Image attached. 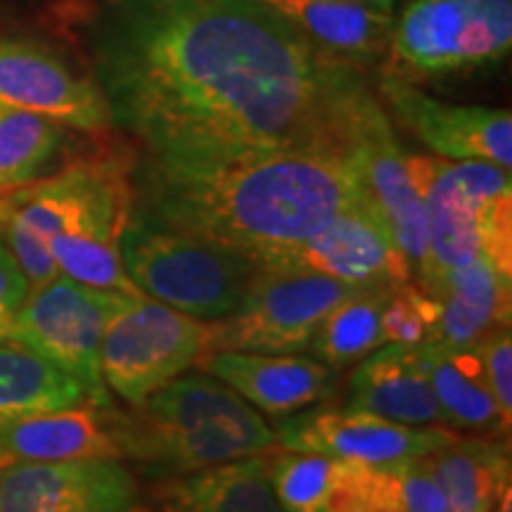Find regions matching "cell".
I'll list each match as a JSON object with an SVG mask.
<instances>
[{
	"instance_id": "24",
	"label": "cell",
	"mask_w": 512,
	"mask_h": 512,
	"mask_svg": "<svg viewBox=\"0 0 512 512\" xmlns=\"http://www.w3.org/2000/svg\"><path fill=\"white\" fill-rule=\"evenodd\" d=\"M453 510L491 512L496 496L510 484L508 439L456 437L439 451L420 458Z\"/></svg>"
},
{
	"instance_id": "37",
	"label": "cell",
	"mask_w": 512,
	"mask_h": 512,
	"mask_svg": "<svg viewBox=\"0 0 512 512\" xmlns=\"http://www.w3.org/2000/svg\"><path fill=\"white\" fill-rule=\"evenodd\" d=\"M3 197H5V192H0V202H3Z\"/></svg>"
},
{
	"instance_id": "21",
	"label": "cell",
	"mask_w": 512,
	"mask_h": 512,
	"mask_svg": "<svg viewBox=\"0 0 512 512\" xmlns=\"http://www.w3.org/2000/svg\"><path fill=\"white\" fill-rule=\"evenodd\" d=\"M297 27L328 57L366 67L387 53L392 19L356 0H254Z\"/></svg>"
},
{
	"instance_id": "4",
	"label": "cell",
	"mask_w": 512,
	"mask_h": 512,
	"mask_svg": "<svg viewBox=\"0 0 512 512\" xmlns=\"http://www.w3.org/2000/svg\"><path fill=\"white\" fill-rule=\"evenodd\" d=\"M110 425L121 458L152 482L264 456L275 446L256 408L209 373L176 377L131 411L110 406Z\"/></svg>"
},
{
	"instance_id": "27",
	"label": "cell",
	"mask_w": 512,
	"mask_h": 512,
	"mask_svg": "<svg viewBox=\"0 0 512 512\" xmlns=\"http://www.w3.org/2000/svg\"><path fill=\"white\" fill-rule=\"evenodd\" d=\"M67 143V128L0 105V192L38 181Z\"/></svg>"
},
{
	"instance_id": "22",
	"label": "cell",
	"mask_w": 512,
	"mask_h": 512,
	"mask_svg": "<svg viewBox=\"0 0 512 512\" xmlns=\"http://www.w3.org/2000/svg\"><path fill=\"white\" fill-rule=\"evenodd\" d=\"M150 496L155 512H285L273 494L266 453L157 479Z\"/></svg>"
},
{
	"instance_id": "34",
	"label": "cell",
	"mask_w": 512,
	"mask_h": 512,
	"mask_svg": "<svg viewBox=\"0 0 512 512\" xmlns=\"http://www.w3.org/2000/svg\"><path fill=\"white\" fill-rule=\"evenodd\" d=\"M356 3H363V5H370V8H375V10L389 12V8L394 5V0H356Z\"/></svg>"
},
{
	"instance_id": "8",
	"label": "cell",
	"mask_w": 512,
	"mask_h": 512,
	"mask_svg": "<svg viewBox=\"0 0 512 512\" xmlns=\"http://www.w3.org/2000/svg\"><path fill=\"white\" fill-rule=\"evenodd\" d=\"M510 0H413L389 34L387 72L430 79L484 67L510 53Z\"/></svg>"
},
{
	"instance_id": "3",
	"label": "cell",
	"mask_w": 512,
	"mask_h": 512,
	"mask_svg": "<svg viewBox=\"0 0 512 512\" xmlns=\"http://www.w3.org/2000/svg\"><path fill=\"white\" fill-rule=\"evenodd\" d=\"M133 207L131 157L105 147L5 192L0 242L15 256L29 290L67 275L81 285L140 297L121 259Z\"/></svg>"
},
{
	"instance_id": "11",
	"label": "cell",
	"mask_w": 512,
	"mask_h": 512,
	"mask_svg": "<svg viewBox=\"0 0 512 512\" xmlns=\"http://www.w3.org/2000/svg\"><path fill=\"white\" fill-rule=\"evenodd\" d=\"M349 147L363 202L406 254L413 278L420 283L430 264L425 207L408 155L396 143L382 105L368 91L356 102Z\"/></svg>"
},
{
	"instance_id": "20",
	"label": "cell",
	"mask_w": 512,
	"mask_h": 512,
	"mask_svg": "<svg viewBox=\"0 0 512 512\" xmlns=\"http://www.w3.org/2000/svg\"><path fill=\"white\" fill-rule=\"evenodd\" d=\"M422 290L439 302V320L430 344L475 347L486 332L510 323L512 275L486 259L439 273Z\"/></svg>"
},
{
	"instance_id": "18",
	"label": "cell",
	"mask_w": 512,
	"mask_h": 512,
	"mask_svg": "<svg viewBox=\"0 0 512 512\" xmlns=\"http://www.w3.org/2000/svg\"><path fill=\"white\" fill-rule=\"evenodd\" d=\"M67 460H121L110 406L83 403L67 411L0 420V467Z\"/></svg>"
},
{
	"instance_id": "14",
	"label": "cell",
	"mask_w": 512,
	"mask_h": 512,
	"mask_svg": "<svg viewBox=\"0 0 512 512\" xmlns=\"http://www.w3.org/2000/svg\"><path fill=\"white\" fill-rule=\"evenodd\" d=\"M138 484L119 460L0 467V512H128Z\"/></svg>"
},
{
	"instance_id": "10",
	"label": "cell",
	"mask_w": 512,
	"mask_h": 512,
	"mask_svg": "<svg viewBox=\"0 0 512 512\" xmlns=\"http://www.w3.org/2000/svg\"><path fill=\"white\" fill-rule=\"evenodd\" d=\"M126 294L98 290L55 275L31 287L19 306L10 335L46 356L86 389L95 406H112L110 389L102 380L100 347L112 313Z\"/></svg>"
},
{
	"instance_id": "30",
	"label": "cell",
	"mask_w": 512,
	"mask_h": 512,
	"mask_svg": "<svg viewBox=\"0 0 512 512\" xmlns=\"http://www.w3.org/2000/svg\"><path fill=\"white\" fill-rule=\"evenodd\" d=\"M489 380L491 394L501 408L503 420H512V332L510 323L498 325L475 344Z\"/></svg>"
},
{
	"instance_id": "5",
	"label": "cell",
	"mask_w": 512,
	"mask_h": 512,
	"mask_svg": "<svg viewBox=\"0 0 512 512\" xmlns=\"http://www.w3.org/2000/svg\"><path fill=\"white\" fill-rule=\"evenodd\" d=\"M427 223L430 264L420 287L439 273L486 259L512 275L510 171L489 162L408 155Z\"/></svg>"
},
{
	"instance_id": "35",
	"label": "cell",
	"mask_w": 512,
	"mask_h": 512,
	"mask_svg": "<svg viewBox=\"0 0 512 512\" xmlns=\"http://www.w3.org/2000/svg\"><path fill=\"white\" fill-rule=\"evenodd\" d=\"M128 512H155V510H152V508H147V505H133V508L131 510H128Z\"/></svg>"
},
{
	"instance_id": "7",
	"label": "cell",
	"mask_w": 512,
	"mask_h": 512,
	"mask_svg": "<svg viewBox=\"0 0 512 512\" xmlns=\"http://www.w3.org/2000/svg\"><path fill=\"white\" fill-rule=\"evenodd\" d=\"M358 287L294 266H261L242 304L207 323L204 354H302L325 316Z\"/></svg>"
},
{
	"instance_id": "1",
	"label": "cell",
	"mask_w": 512,
	"mask_h": 512,
	"mask_svg": "<svg viewBox=\"0 0 512 512\" xmlns=\"http://www.w3.org/2000/svg\"><path fill=\"white\" fill-rule=\"evenodd\" d=\"M91 50L112 124L157 164L349 145L368 91L254 0H107Z\"/></svg>"
},
{
	"instance_id": "19",
	"label": "cell",
	"mask_w": 512,
	"mask_h": 512,
	"mask_svg": "<svg viewBox=\"0 0 512 512\" xmlns=\"http://www.w3.org/2000/svg\"><path fill=\"white\" fill-rule=\"evenodd\" d=\"M347 406L408 427L446 425L418 347L384 344L358 361Z\"/></svg>"
},
{
	"instance_id": "6",
	"label": "cell",
	"mask_w": 512,
	"mask_h": 512,
	"mask_svg": "<svg viewBox=\"0 0 512 512\" xmlns=\"http://www.w3.org/2000/svg\"><path fill=\"white\" fill-rule=\"evenodd\" d=\"M121 259L140 294L204 323L238 309L261 268L136 207L121 235Z\"/></svg>"
},
{
	"instance_id": "2",
	"label": "cell",
	"mask_w": 512,
	"mask_h": 512,
	"mask_svg": "<svg viewBox=\"0 0 512 512\" xmlns=\"http://www.w3.org/2000/svg\"><path fill=\"white\" fill-rule=\"evenodd\" d=\"M145 211L259 266H278L363 202L349 145H320L214 164L147 162Z\"/></svg>"
},
{
	"instance_id": "15",
	"label": "cell",
	"mask_w": 512,
	"mask_h": 512,
	"mask_svg": "<svg viewBox=\"0 0 512 512\" xmlns=\"http://www.w3.org/2000/svg\"><path fill=\"white\" fill-rule=\"evenodd\" d=\"M380 91L401 126L437 155L456 162H489L510 171L512 117L508 110L434 100L399 76L384 74Z\"/></svg>"
},
{
	"instance_id": "36",
	"label": "cell",
	"mask_w": 512,
	"mask_h": 512,
	"mask_svg": "<svg viewBox=\"0 0 512 512\" xmlns=\"http://www.w3.org/2000/svg\"><path fill=\"white\" fill-rule=\"evenodd\" d=\"M453 512H475V510H453Z\"/></svg>"
},
{
	"instance_id": "31",
	"label": "cell",
	"mask_w": 512,
	"mask_h": 512,
	"mask_svg": "<svg viewBox=\"0 0 512 512\" xmlns=\"http://www.w3.org/2000/svg\"><path fill=\"white\" fill-rule=\"evenodd\" d=\"M401 472V512H453L451 503L437 482L427 475L420 458L399 465Z\"/></svg>"
},
{
	"instance_id": "33",
	"label": "cell",
	"mask_w": 512,
	"mask_h": 512,
	"mask_svg": "<svg viewBox=\"0 0 512 512\" xmlns=\"http://www.w3.org/2000/svg\"><path fill=\"white\" fill-rule=\"evenodd\" d=\"M491 512H512V482L503 486L501 494L496 496Z\"/></svg>"
},
{
	"instance_id": "32",
	"label": "cell",
	"mask_w": 512,
	"mask_h": 512,
	"mask_svg": "<svg viewBox=\"0 0 512 512\" xmlns=\"http://www.w3.org/2000/svg\"><path fill=\"white\" fill-rule=\"evenodd\" d=\"M29 294V280L17 266L15 256L0 242V339L10 335L12 323Z\"/></svg>"
},
{
	"instance_id": "9",
	"label": "cell",
	"mask_w": 512,
	"mask_h": 512,
	"mask_svg": "<svg viewBox=\"0 0 512 512\" xmlns=\"http://www.w3.org/2000/svg\"><path fill=\"white\" fill-rule=\"evenodd\" d=\"M207 323L145 297H124L112 313L100 347L107 389L138 406L181 377L204 354Z\"/></svg>"
},
{
	"instance_id": "26",
	"label": "cell",
	"mask_w": 512,
	"mask_h": 512,
	"mask_svg": "<svg viewBox=\"0 0 512 512\" xmlns=\"http://www.w3.org/2000/svg\"><path fill=\"white\" fill-rule=\"evenodd\" d=\"M396 285L358 287L337 304L311 339L313 358L332 370H342L384 347L382 311Z\"/></svg>"
},
{
	"instance_id": "29",
	"label": "cell",
	"mask_w": 512,
	"mask_h": 512,
	"mask_svg": "<svg viewBox=\"0 0 512 512\" xmlns=\"http://www.w3.org/2000/svg\"><path fill=\"white\" fill-rule=\"evenodd\" d=\"M439 320V302L420 285H396L382 311L384 344L420 347L432 339Z\"/></svg>"
},
{
	"instance_id": "17",
	"label": "cell",
	"mask_w": 512,
	"mask_h": 512,
	"mask_svg": "<svg viewBox=\"0 0 512 512\" xmlns=\"http://www.w3.org/2000/svg\"><path fill=\"white\" fill-rule=\"evenodd\" d=\"M197 366L226 382L256 411L287 418L318 406L335 394L337 370L313 356L247 354V351H209Z\"/></svg>"
},
{
	"instance_id": "16",
	"label": "cell",
	"mask_w": 512,
	"mask_h": 512,
	"mask_svg": "<svg viewBox=\"0 0 512 512\" xmlns=\"http://www.w3.org/2000/svg\"><path fill=\"white\" fill-rule=\"evenodd\" d=\"M328 275L354 287L403 285L413 268L366 202L342 209L328 226L304 240L283 264Z\"/></svg>"
},
{
	"instance_id": "23",
	"label": "cell",
	"mask_w": 512,
	"mask_h": 512,
	"mask_svg": "<svg viewBox=\"0 0 512 512\" xmlns=\"http://www.w3.org/2000/svg\"><path fill=\"white\" fill-rule=\"evenodd\" d=\"M418 354L448 430L508 437L510 425L503 420L501 408L491 394L475 347L453 349L427 342L420 344Z\"/></svg>"
},
{
	"instance_id": "25",
	"label": "cell",
	"mask_w": 512,
	"mask_h": 512,
	"mask_svg": "<svg viewBox=\"0 0 512 512\" xmlns=\"http://www.w3.org/2000/svg\"><path fill=\"white\" fill-rule=\"evenodd\" d=\"M91 403L86 389L53 361L12 337L0 339V420Z\"/></svg>"
},
{
	"instance_id": "28",
	"label": "cell",
	"mask_w": 512,
	"mask_h": 512,
	"mask_svg": "<svg viewBox=\"0 0 512 512\" xmlns=\"http://www.w3.org/2000/svg\"><path fill=\"white\" fill-rule=\"evenodd\" d=\"M399 465L335 458L320 512H401Z\"/></svg>"
},
{
	"instance_id": "12",
	"label": "cell",
	"mask_w": 512,
	"mask_h": 512,
	"mask_svg": "<svg viewBox=\"0 0 512 512\" xmlns=\"http://www.w3.org/2000/svg\"><path fill=\"white\" fill-rule=\"evenodd\" d=\"M458 434L444 427H408L358 408L311 406L287 415L275 430V444L285 451L320 453L370 465L418 460L451 444Z\"/></svg>"
},
{
	"instance_id": "13",
	"label": "cell",
	"mask_w": 512,
	"mask_h": 512,
	"mask_svg": "<svg viewBox=\"0 0 512 512\" xmlns=\"http://www.w3.org/2000/svg\"><path fill=\"white\" fill-rule=\"evenodd\" d=\"M0 105L95 136L114 126L95 79L34 41L0 43Z\"/></svg>"
}]
</instances>
